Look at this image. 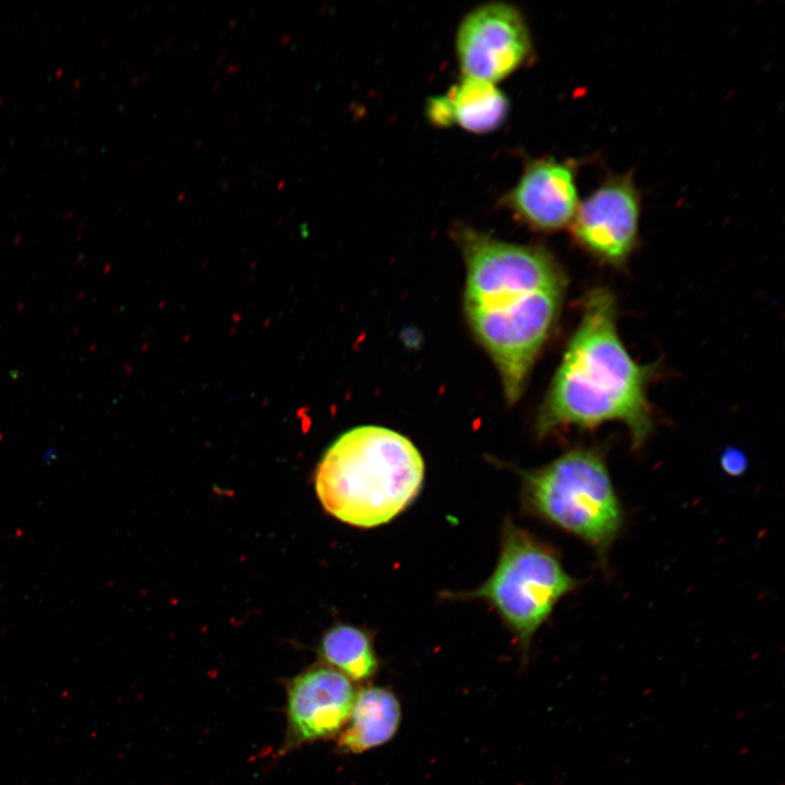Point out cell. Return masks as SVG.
Wrapping results in <instances>:
<instances>
[{"instance_id": "1", "label": "cell", "mask_w": 785, "mask_h": 785, "mask_svg": "<svg viewBox=\"0 0 785 785\" xmlns=\"http://www.w3.org/2000/svg\"><path fill=\"white\" fill-rule=\"evenodd\" d=\"M466 266L464 311L473 333L500 375L505 396L517 401L561 309L566 276L541 246L456 228Z\"/></svg>"}, {"instance_id": "2", "label": "cell", "mask_w": 785, "mask_h": 785, "mask_svg": "<svg viewBox=\"0 0 785 785\" xmlns=\"http://www.w3.org/2000/svg\"><path fill=\"white\" fill-rule=\"evenodd\" d=\"M616 323L612 291L605 287L591 289L541 408L540 434L619 422L627 427L635 447L650 436L653 418L647 388L653 367L633 360Z\"/></svg>"}, {"instance_id": "3", "label": "cell", "mask_w": 785, "mask_h": 785, "mask_svg": "<svg viewBox=\"0 0 785 785\" xmlns=\"http://www.w3.org/2000/svg\"><path fill=\"white\" fill-rule=\"evenodd\" d=\"M424 461L413 443L387 427L364 425L340 435L317 466L324 509L360 528L387 523L418 496Z\"/></svg>"}, {"instance_id": "4", "label": "cell", "mask_w": 785, "mask_h": 785, "mask_svg": "<svg viewBox=\"0 0 785 785\" xmlns=\"http://www.w3.org/2000/svg\"><path fill=\"white\" fill-rule=\"evenodd\" d=\"M524 499L541 518L578 536L602 558L617 539L623 509L606 462L594 448H573L522 472Z\"/></svg>"}, {"instance_id": "5", "label": "cell", "mask_w": 785, "mask_h": 785, "mask_svg": "<svg viewBox=\"0 0 785 785\" xmlns=\"http://www.w3.org/2000/svg\"><path fill=\"white\" fill-rule=\"evenodd\" d=\"M577 585L553 550L507 522L495 570L481 587L461 596L490 602L527 652L558 601Z\"/></svg>"}, {"instance_id": "6", "label": "cell", "mask_w": 785, "mask_h": 785, "mask_svg": "<svg viewBox=\"0 0 785 785\" xmlns=\"http://www.w3.org/2000/svg\"><path fill=\"white\" fill-rule=\"evenodd\" d=\"M533 53L528 23L509 2L488 1L473 8L456 33L462 76L496 84L531 61Z\"/></svg>"}, {"instance_id": "7", "label": "cell", "mask_w": 785, "mask_h": 785, "mask_svg": "<svg viewBox=\"0 0 785 785\" xmlns=\"http://www.w3.org/2000/svg\"><path fill=\"white\" fill-rule=\"evenodd\" d=\"M641 201L632 172H608L579 203L569 226L576 244L602 263L621 266L639 241Z\"/></svg>"}, {"instance_id": "8", "label": "cell", "mask_w": 785, "mask_h": 785, "mask_svg": "<svg viewBox=\"0 0 785 785\" xmlns=\"http://www.w3.org/2000/svg\"><path fill=\"white\" fill-rule=\"evenodd\" d=\"M355 691L351 680L325 665H313L287 684V735L282 750L338 735Z\"/></svg>"}, {"instance_id": "9", "label": "cell", "mask_w": 785, "mask_h": 785, "mask_svg": "<svg viewBox=\"0 0 785 785\" xmlns=\"http://www.w3.org/2000/svg\"><path fill=\"white\" fill-rule=\"evenodd\" d=\"M585 161L527 157L519 180L500 204L533 230L554 232L569 227L580 203L577 177Z\"/></svg>"}, {"instance_id": "10", "label": "cell", "mask_w": 785, "mask_h": 785, "mask_svg": "<svg viewBox=\"0 0 785 785\" xmlns=\"http://www.w3.org/2000/svg\"><path fill=\"white\" fill-rule=\"evenodd\" d=\"M401 709L392 691L366 687L355 693L349 718L338 734V748L360 753L389 741L398 730Z\"/></svg>"}, {"instance_id": "11", "label": "cell", "mask_w": 785, "mask_h": 785, "mask_svg": "<svg viewBox=\"0 0 785 785\" xmlns=\"http://www.w3.org/2000/svg\"><path fill=\"white\" fill-rule=\"evenodd\" d=\"M451 125L472 133H488L500 128L509 113L507 96L484 80L462 76L445 94Z\"/></svg>"}, {"instance_id": "12", "label": "cell", "mask_w": 785, "mask_h": 785, "mask_svg": "<svg viewBox=\"0 0 785 785\" xmlns=\"http://www.w3.org/2000/svg\"><path fill=\"white\" fill-rule=\"evenodd\" d=\"M325 665L349 680L363 681L377 672L378 660L369 635L351 625H336L328 629L318 647Z\"/></svg>"}, {"instance_id": "13", "label": "cell", "mask_w": 785, "mask_h": 785, "mask_svg": "<svg viewBox=\"0 0 785 785\" xmlns=\"http://www.w3.org/2000/svg\"><path fill=\"white\" fill-rule=\"evenodd\" d=\"M722 464L726 472L735 475L744 470L746 460L740 452L730 451L723 456Z\"/></svg>"}]
</instances>
